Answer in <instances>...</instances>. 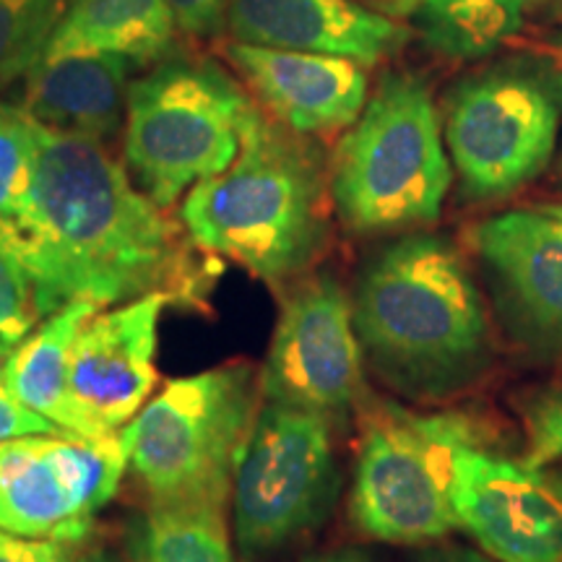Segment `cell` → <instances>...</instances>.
Segmentation results:
<instances>
[{"label": "cell", "instance_id": "obj_1", "mask_svg": "<svg viewBox=\"0 0 562 562\" xmlns=\"http://www.w3.org/2000/svg\"><path fill=\"white\" fill-rule=\"evenodd\" d=\"M3 222L37 284L42 318L68 302L110 307L146 294L203 313L222 277L220 258L193 245L108 144L40 123L30 186Z\"/></svg>", "mask_w": 562, "mask_h": 562}, {"label": "cell", "instance_id": "obj_2", "mask_svg": "<svg viewBox=\"0 0 562 562\" xmlns=\"http://www.w3.org/2000/svg\"><path fill=\"white\" fill-rule=\"evenodd\" d=\"M349 297L364 364L406 402L461 396L495 364L490 305L448 237L404 232L364 261Z\"/></svg>", "mask_w": 562, "mask_h": 562}, {"label": "cell", "instance_id": "obj_3", "mask_svg": "<svg viewBox=\"0 0 562 562\" xmlns=\"http://www.w3.org/2000/svg\"><path fill=\"white\" fill-rule=\"evenodd\" d=\"M331 206L328 170L313 140L256 104L235 161L186 193L178 220L203 252L284 290L326 252Z\"/></svg>", "mask_w": 562, "mask_h": 562}, {"label": "cell", "instance_id": "obj_4", "mask_svg": "<svg viewBox=\"0 0 562 562\" xmlns=\"http://www.w3.org/2000/svg\"><path fill=\"white\" fill-rule=\"evenodd\" d=\"M453 165L438 108L414 74H389L336 146L328 188L355 235L430 227L451 191Z\"/></svg>", "mask_w": 562, "mask_h": 562}, {"label": "cell", "instance_id": "obj_5", "mask_svg": "<svg viewBox=\"0 0 562 562\" xmlns=\"http://www.w3.org/2000/svg\"><path fill=\"white\" fill-rule=\"evenodd\" d=\"M351 526L385 544H430L459 529L453 508L456 456L490 448L487 425L461 409L419 412L368 398L357 412Z\"/></svg>", "mask_w": 562, "mask_h": 562}, {"label": "cell", "instance_id": "obj_6", "mask_svg": "<svg viewBox=\"0 0 562 562\" xmlns=\"http://www.w3.org/2000/svg\"><path fill=\"white\" fill-rule=\"evenodd\" d=\"M258 409L261 370L250 362H227L167 383L121 430L128 469L149 503L227 508Z\"/></svg>", "mask_w": 562, "mask_h": 562}, {"label": "cell", "instance_id": "obj_7", "mask_svg": "<svg viewBox=\"0 0 562 562\" xmlns=\"http://www.w3.org/2000/svg\"><path fill=\"white\" fill-rule=\"evenodd\" d=\"M256 108L222 66L165 58L131 83L123 125L125 170L161 209L227 170Z\"/></svg>", "mask_w": 562, "mask_h": 562}, {"label": "cell", "instance_id": "obj_8", "mask_svg": "<svg viewBox=\"0 0 562 562\" xmlns=\"http://www.w3.org/2000/svg\"><path fill=\"white\" fill-rule=\"evenodd\" d=\"M562 125V68L516 55L463 76L442 104V136L463 193L501 201L547 170Z\"/></svg>", "mask_w": 562, "mask_h": 562}, {"label": "cell", "instance_id": "obj_9", "mask_svg": "<svg viewBox=\"0 0 562 562\" xmlns=\"http://www.w3.org/2000/svg\"><path fill=\"white\" fill-rule=\"evenodd\" d=\"M334 422L263 402L232 480V526L245 558H266L326 524L339 495Z\"/></svg>", "mask_w": 562, "mask_h": 562}, {"label": "cell", "instance_id": "obj_10", "mask_svg": "<svg viewBox=\"0 0 562 562\" xmlns=\"http://www.w3.org/2000/svg\"><path fill=\"white\" fill-rule=\"evenodd\" d=\"M128 446L121 432H32L0 442V529L76 544L117 495Z\"/></svg>", "mask_w": 562, "mask_h": 562}, {"label": "cell", "instance_id": "obj_11", "mask_svg": "<svg viewBox=\"0 0 562 562\" xmlns=\"http://www.w3.org/2000/svg\"><path fill=\"white\" fill-rule=\"evenodd\" d=\"M263 402L349 419L370 398L351 297L334 273L290 284L261 370Z\"/></svg>", "mask_w": 562, "mask_h": 562}, {"label": "cell", "instance_id": "obj_12", "mask_svg": "<svg viewBox=\"0 0 562 562\" xmlns=\"http://www.w3.org/2000/svg\"><path fill=\"white\" fill-rule=\"evenodd\" d=\"M467 240L505 339L531 360L562 362V222L542 209L505 211Z\"/></svg>", "mask_w": 562, "mask_h": 562}, {"label": "cell", "instance_id": "obj_13", "mask_svg": "<svg viewBox=\"0 0 562 562\" xmlns=\"http://www.w3.org/2000/svg\"><path fill=\"white\" fill-rule=\"evenodd\" d=\"M161 294L94 311L70 347V402L83 435L121 432L157 389Z\"/></svg>", "mask_w": 562, "mask_h": 562}, {"label": "cell", "instance_id": "obj_14", "mask_svg": "<svg viewBox=\"0 0 562 562\" xmlns=\"http://www.w3.org/2000/svg\"><path fill=\"white\" fill-rule=\"evenodd\" d=\"M459 529L497 562H562V497L544 472L469 446L456 456Z\"/></svg>", "mask_w": 562, "mask_h": 562}, {"label": "cell", "instance_id": "obj_15", "mask_svg": "<svg viewBox=\"0 0 562 562\" xmlns=\"http://www.w3.org/2000/svg\"><path fill=\"white\" fill-rule=\"evenodd\" d=\"M224 55L261 102L258 108L300 136H331L349 128L368 102V66L341 55L245 42H229Z\"/></svg>", "mask_w": 562, "mask_h": 562}, {"label": "cell", "instance_id": "obj_16", "mask_svg": "<svg viewBox=\"0 0 562 562\" xmlns=\"http://www.w3.org/2000/svg\"><path fill=\"white\" fill-rule=\"evenodd\" d=\"M227 26L245 45L341 55L362 66L396 55L412 37L360 0H227Z\"/></svg>", "mask_w": 562, "mask_h": 562}, {"label": "cell", "instance_id": "obj_17", "mask_svg": "<svg viewBox=\"0 0 562 562\" xmlns=\"http://www.w3.org/2000/svg\"><path fill=\"white\" fill-rule=\"evenodd\" d=\"M133 68L108 53L42 55L24 79L21 110L50 131L108 144L125 125Z\"/></svg>", "mask_w": 562, "mask_h": 562}, {"label": "cell", "instance_id": "obj_18", "mask_svg": "<svg viewBox=\"0 0 562 562\" xmlns=\"http://www.w3.org/2000/svg\"><path fill=\"white\" fill-rule=\"evenodd\" d=\"M178 32L167 0H68L45 55L108 53L136 68L157 66Z\"/></svg>", "mask_w": 562, "mask_h": 562}, {"label": "cell", "instance_id": "obj_19", "mask_svg": "<svg viewBox=\"0 0 562 562\" xmlns=\"http://www.w3.org/2000/svg\"><path fill=\"white\" fill-rule=\"evenodd\" d=\"M97 311L91 302H68L45 318L30 336L13 344L3 370V389L66 432L83 435L70 402V347L81 323Z\"/></svg>", "mask_w": 562, "mask_h": 562}, {"label": "cell", "instance_id": "obj_20", "mask_svg": "<svg viewBox=\"0 0 562 562\" xmlns=\"http://www.w3.org/2000/svg\"><path fill=\"white\" fill-rule=\"evenodd\" d=\"M412 21L435 53L476 60L521 30L524 9L508 0H412Z\"/></svg>", "mask_w": 562, "mask_h": 562}, {"label": "cell", "instance_id": "obj_21", "mask_svg": "<svg viewBox=\"0 0 562 562\" xmlns=\"http://www.w3.org/2000/svg\"><path fill=\"white\" fill-rule=\"evenodd\" d=\"M222 505L149 503L133 531L138 562H237Z\"/></svg>", "mask_w": 562, "mask_h": 562}, {"label": "cell", "instance_id": "obj_22", "mask_svg": "<svg viewBox=\"0 0 562 562\" xmlns=\"http://www.w3.org/2000/svg\"><path fill=\"white\" fill-rule=\"evenodd\" d=\"M68 0H0V91L24 81L50 45Z\"/></svg>", "mask_w": 562, "mask_h": 562}, {"label": "cell", "instance_id": "obj_23", "mask_svg": "<svg viewBox=\"0 0 562 562\" xmlns=\"http://www.w3.org/2000/svg\"><path fill=\"white\" fill-rule=\"evenodd\" d=\"M45 321L40 311L37 284L24 263L9 227L0 220V339L11 347Z\"/></svg>", "mask_w": 562, "mask_h": 562}, {"label": "cell", "instance_id": "obj_24", "mask_svg": "<svg viewBox=\"0 0 562 562\" xmlns=\"http://www.w3.org/2000/svg\"><path fill=\"white\" fill-rule=\"evenodd\" d=\"M34 161V121L21 104L0 102V220L24 199Z\"/></svg>", "mask_w": 562, "mask_h": 562}, {"label": "cell", "instance_id": "obj_25", "mask_svg": "<svg viewBox=\"0 0 562 562\" xmlns=\"http://www.w3.org/2000/svg\"><path fill=\"white\" fill-rule=\"evenodd\" d=\"M524 427V463L531 469L552 467L562 459V385H542L518 396Z\"/></svg>", "mask_w": 562, "mask_h": 562}, {"label": "cell", "instance_id": "obj_26", "mask_svg": "<svg viewBox=\"0 0 562 562\" xmlns=\"http://www.w3.org/2000/svg\"><path fill=\"white\" fill-rule=\"evenodd\" d=\"M175 24L191 37H214L227 26V0H167Z\"/></svg>", "mask_w": 562, "mask_h": 562}, {"label": "cell", "instance_id": "obj_27", "mask_svg": "<svg viewBox=\"0 0 562 562\" xmlns=\"http://www.w3.org/2000/svg\"><path fill=\"white\" fill-rule=\"evenodd\" d=\"M0 562H76L66 542L30 539L0 529Z\"/></svg>", "mask_w": 562, "mask_h": 562}, {"label": "cell", "instance_id": "obj_28", "mask_svg": "<svg viewBox=\"0 0 562 562\" xmlns=\"http://www.w3.org/2000/svg\"><path fill=\"white\" fill-rule=\"evenodd\" d=\"M60 427H55L53 422L40 417L37 412L26 409L24 404H19L9 391L0 385V442L21 438V435L32 432H58Z\"/></svg>", "mask_w": 562, "mask_h": 562}, {"label": "cell", "instance_id": "obj_29", "mask_svg": "<svg viewBox=\"0 0 562 562\" xmlns=\"http://www.w3.org/2000/svg\"><path fill=\"white\" fill-rule=\"evenodd\" d=\"M414 562H497L492 560L490 554L469 550V547L459 544H446V547H432V550H425Z\"/></svg>", "mask_w": 562, "mask_h": 562}, {"label": "cell", "instance_id": "obj_30", "mask_svg": "<svg viewBox=\"0 0 562 562\" xmlns=\"http://www.w3.org/2000/svg\"><path fill=\"white\" fill-rule=\"evenodd\" d=\"M302 562H372L368 554L362 550H331V552H321V554H313V558L302 560Z\"/></svg>", "mask_w": 562, "mask_h": 562}, {"label": "cell", "instance_id": "obj_31", "mask_svg": "<svg viewBox=\"0 0 562 562\" xmlns=\"http://www.w3.org/2000/svg\"><path fill=\"white\" fill-rule=\"evenodd\" d=\"M76 562H128V560L121 558V554L112 552V550H102V547H94V550L83 552Z\"/></svg>", "mask_w": 562, "mask_h": 562}, {"label": "cell", "instance_id": "obj_32", "mask_svg": "<svg viewBox=\"0 0 562 562\" xmlns=\"http://www.w3.org/2000/svg\"><path fill=\"white\" fill-rule=\"evenodd\" d=\"M542 472H544V476H547V482H550L552 487H554V492H558V495L562 497V459L554 461L552 467L542 469Z\"/></svg>", "mask_w": 562, "mask_h": 562}, {"label": "cell", "instance_id": "obj_33", "mask_svg": "<svg viewBox=\"0 0 562 562\" xmlns=\"http://www.w3.org/2000/svg\"><path fill=\"white\" fill-rule=\"evenodd\" d=\"M11 344L0 339V383H3V370H5V362H9V355H11Z\"/></svg>", "mask_w": 562, "mask_h": 562}, {"label": "cell", "instance_id": "obj_34", "mask_svg": "<svg viewBox=\"0 0 562 562\" xmlns=\"http://www.w3.org/2000/svg\"><path fill=\"white\" fill-rule=\"evenodd\" d=\"M542 211H547V214L554 216V220L562 222V203H550V206H539Z\"/></svg>", "mask_w": 562, "mask_h": 562}, {"label": "cell", "instance_id": "obj_35", "mask_svg": "<svg viewBox=\"0 0 562 562\" xmlns=\"http://www.w3.org/2000/svg\"><path fill=\"white\" fill-rule=\"evenodd\" d=\"M508 3H516V5H521V9H526V5L533 3V0H508Z\"/></svg>", "mask_w": 562, "mask_h": 562}]
</instances>
